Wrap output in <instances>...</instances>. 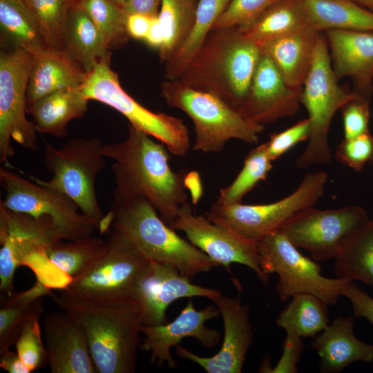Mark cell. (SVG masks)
<instances>
[{
	"instance_id": "1",
	"label": "cell",
	"mask_w": 373,
	"mask_h": 373,
	"mask_svg": "<svg viewBox=\"0 0 373 373\" xmlns=\"http://www.w3.org/2000/svg\"><path fill=\"white\" fill-rule=\"evenodd\" d=\"M103 153L114 160L113 198H145L169 226L181 206L188 202V195L184 184L186 173L171 168L167 147L128 124L126 138L104 144Z\"/></svg>"
},
{
	"instance_id": "2",
	"label": "cell",
	"mask_w": 373,
	"mask_h": 373,
	"mask_svg": "<svg viewBox=\"0 0 373 373\" xmlns=\"http://www.w3.org/2000/svg\"><path fill=\"white\" fill-rule=\"evenodd\" d=\"M261 55V48L238 28L213 29L179 79L242 114Z\"/></svg>"
},
{
	"instance_id": "3",
	"label": "cell",
	"mask_w": 373,
	"mask_h": 373,
	"mask_svg": "<svg viewBox=\"0 0 373 373\" xmlns=\"http://www.w3.org/2000/svg\"><path fill=\"white\" fill-rule=\"evenodd\" d=\"M108 229L127 238L149 261L170 265L191 280L219 266L178 236L144 197L113 198L99 231L102 235Z\"/></svg>"
},
{
	"instance_id": "4",
	"label": "cell",
	"mask_w": 373,
	"mask_h": 373,
	"mask_svg": "<svg viewBox=\"0 0 373 373\" xmlns=\"http://www.w3.org/2000/svg\"><path fill=\"white\" fill-rule=\"evenodd\" d=\"M84 330L97 373H133L142 324L131 305H98L49 295Z\"/></svg>"
},
{
	"instance_id": "5",
	"label": "cell",
	"mask_w": 373,
	"mask_h": 373,
	"mask_svg": "<svg viewBox=\"0 0 373 373\" xmlns=\"http://www.w3.org/2000/svg\"><path fill=\"white\" fill-rule=\"evenodd\" d=\"M166 104L185 113L193 121L194 151L218 153L232 139L257 144L265 126L246 119L218 97L195 89L180 79H166L161 86Z\"/></svg>"
},
{
	"instance_id": "6",
	"label": "cell",
	"mask_w": 373,
	"mask_h": 373,
	"mask_svg": "<svg viewBox=\"0 0 373 373\" xmlns=\"http://www.w3.org/2000/svg\"><path fill=\"white\" fill-rule=\"evenodd\" d=\"M105 233V253L82 274L69 279L59 294L93 305H131L150 261L120 233L108 229Z\"/></svg>"
},
{
	"instance_id": "7",
	"label": "cell",
	"mask_w": 373,
	"mask_h": 373,
	"mask_svg": "<svg viewBox=\"0 0 373 373\" xmlns=\"http://www.w3.org/2000/svg\"><path fill=\"white\" fill-rule=\"evenodd\" d=\"M103 146L97 138L72 139L60 148L46 142L44 162L52 178L44 180L29 176L70 198L98 231L105 217L95 191L97 176L106 166Z\"/></svg>"
},
{
	"instance_id": "8",
	"label": "cell",
	"mask_w": 373,
	"mask_h": 373,
	"mask_svg": "<svg viewBox=\"0 0 373 373\" xmlns=\"http://www.w3.org/2000/svg\"><path fill=\"white\" fill-rule=\"evenodd\" d=\"M330 61L327 44L321 32L310 71L303 86L301 104L308 113L310 135L295 165L305 169L332 160L328 133L335 113L356 95L338 84Z\"/></svg>"
},
{
	"instance_id": "9",
	"label": "cell",
	"mask_w": 373,
	"mask_h": 373,
	"mask_svg": "<svg viewBox=\"0 0 373 373\" xmlns=\"http://www.w3.org/2000/svg\"><path fill=\"white\" fill-rule=\"evenodd\" d=\"M327 180L324 171L307 173L293 192L278 201L244 204L216 200L205 216L211 222L258 242L280 230L300 211L314 207L323 195Z\"/></svg>"
},
{
	"instance_id": "10",
	"label": "cell",
	"mask_w": 373,
	"mask_h": 373,
	"mask_svg": "<svg viewBox=\"0 0 373 373\" xmlns=\"http://www.w3.org/2000/svg\"><path fill=\"white\" fill-rule=\"evenodd\" d=\"M89 100H95L123 115L129 124L163 143L169 152L185 156L191 149L189 131L182 119L143 106L122 87L119 76L104 61L86 74L81 86Z\"/></svg>"
},
{
	"instance_id": "11",
	"label": "cell",
	"mask_w": 373,
	"mask_h": 373,
	"mask_svg": "<svg viewBox=\"0 0 373 373\" xmlns=\"http://www.w3.org/2000/svg\"><path fill=\"white\" fill-rule=\"evenodd\" d=\"M257 247L263 271L278 276L276 289L281 301L299 294H310L327 305H334L343 288L350 283L322 275L320 265L300 252L280 230L258 240Z\"/></svg>"
},
{
	"instance_id": "12",
	"label": "cell",
	"mask_w": 373,
	"mask_h": 373,
	"mask_svg": "<svg viewBox=\"0 0 373 373\" xmlns=\"http://www.w3.org/2000/svg\"><path fill=\"white\" fill-rule=\"evenodd\" d=\"M33 56L16 47L3 46L0 53V161L10 166L14 140L24 149L38 148L37 130L28 119L27 88Z\"/></svg>"
},
{
	"instance_id": "13",
	"label": "cell",
	"mask_w": 373,
	"mask_h": 373,
	"mask_svg": "<svg viewBox=\"0 0 373 373\" xmlns=\"http://www.w3.org/2000/svg\"><path fill=\"white\" fill-rule=\"evenodd\" d=\"M0 183L5 191L1 205L14 212L52 221L65 240L90 236L96 229L78 206L59 191L26 179L6 166L0 169Z\"/></svg>"
},
{
	"instance_id": "14",
	"label": "cell",
	"mask_w": 373,
	"mask_h": 373,
	"mask_svg": "<svg viewBox=\"0 0 373 373\" xmlns=\"http://www.w3.org/2000/svg\"><path fill=\"white\" fill-rule=\"evenodd\" d=\"M370 220L360 206L325 210L312 207L295 215L280 231L312 259L323 262L335 259Z\"/></svg>"
},
{
	"instance_id": "15",
	"label": "cell",
	"mask_w": 373,
	"mask_h": 373,
	"mask_svg": "<svg viewBox=\"0 0 373 373\" xmlns=\"http://www.w3.org/2000/svg\"><path fill=\"white\" fill-rule=\"evenodd\" d=\"M169 227L183 231L190 242L219 266L230 271L232 263L243 265L254 271L264 285H267L269 275L260 267L257 242L211 222L206 216L195 215L189 202L181 206Z\"/></svg>"
},
{
	"instance_id": "16",
	"label": "cell",
	"mask_w": 373,
	"mask_h": 373,
	"mask_svg": "<svg viewBox=\"0 0 373 373\" xmlns=\"http://www.w3.org/2000/svg\"><path fill=\"white\" fill-rule=\"evenodd\" d=\"M221 294L217 289L191 283L174 267L150 261L135 287L131 305L144 326L168 323L166 311L175 300L195 296L211 300Z\"/></svg>"
},
{
	"instance_id": "17",
	"label": "cell",
	"mask_w": 373,
	"mask_h": 373,
	"mask_svg": "<svg viewBox=\"0 0 373 373\" xmlns=\"http://www.w3.org/2000/svg\"><path fill=\"white\" fill-rule=\"evenodd\" d=\"M212 301L220 311L224 325L219 352L211 357H202L178 345L176 354L198 364L208 373H240L254 336L249 306L239 297L222 294Z\"/></svg>"
},
{
	"instance_id": "18",
	"label": "cell",
	"mask_w": 373,
	"mask_h": 373,
	"mask_svg": "<svg viewBox=\"0 0 373 373\" xmlns=\"http://www.w3.org/2000/svg\"><path fill=\"white\" fill-rule=\"evenodd\" d=\"M220 315L216 305L197 310L190 299L172 322L155 326L142 325V333L144 338L141 348L151 352V363L162 367L166 363L170 368L174 369L177 363L171 354V348L178 345L183 338H195L207 348L218 344L220 333L215 329L208 328L205 323Z\"/></svg>"
},
{
	"instance_id": "19",
	"label": "cell",
	"mask_w": 373,
	"mask_h": 373,
	"mask_svg": "<svg viewBox=\"0 0 373 373\" xmlns=\"http://www.w3.org/2000/svg\"><path fill=\"white\" fill-rule=\"evenodd\" d=\"M302 88L289 86L271 59L262 52L242 115L264 125L296 114Z\"/></svg>"
},
{
	"instance_id": "20",
	"label": "cell",
	"mask_w": 373,
	"mask_h": 373,
	"mask_svg": "<svg viewBox=\"0 0 373 373\" xmlns=\"http://www.w3.org/2000/svg\"><path fill=\"white\" fill-rule=\"evenodd\" d=\"M331 64L338 79L350 77L353 91L369 101L373 94V31L324 32Z\"/></svg>"
},
{
	"instance_id": "21",
	"label": "cell",
	"mask_w": 373,
	"mask_h": 373,
	"mask_svg": "<svg viewBox=\"0 0 373 373\" xmlns=\"http://www.w3.org/2000/svg\"><path fill=\"white\" fill-rule=\"evenodd\" d=\"M44 334L51 373H97L84 330L66 313L46 314Z\"/></svg>"
},
{
	"instance_id": "22",
	"label": "cell",
	"mask_w": 373,
	"mask_h": 373,
	"mask_svg": "<svg viewBox=\"0 0 373 373\" xmlns=\"http://www.w3.org/2000/svg\"><path fill=\"white\" fill-rule=\"evenodd\" d=\"M354 324L352 316L338 317L315 336L312 346L321 358L322 372L336 373L353 363L373 361V344L355 336Z\"/></svg>"
},
{
	"instance_id": "23",
	"label": "cell",
	"mask_w": 373,
	"mask_h": 373,
	"mask_svg": "<svg viewBox=\"0 0 373 373\" xmlns=\"http://www.w3.org/2000/svg\"><path fill=\"white\" fill-rule=\"evenodd\" d=\"M321 32L307 27L261 46L273 61L285 82L302 88L312 66Z\"/></svg>"
},
{
	"instance_id": "24",
	"label": "cell",
	"mask_w": 373,
	"mask_h": 373,
	"mask_svg": "<svg viewBox=\"0 0 373 373\" xmlns=\"http://www.w3.org/2000/svg\"><path fill=\"white\" fill-rule=\"evenodd\" d=\"M27 106L51 93L83 84L86 73L62 50L47 48L33 55Z\"/></svg>"
},
{
	"instance_id": "25",
	"label": "cell",
	"mask_w": 373,
	"mask_h": 373,
	"mask_svg": "<svg viewBox=\"0 0 373 373\" xmlns=\"http://www.w3.org/2000/svg\"><path fill=\"white\" fill-rule=\"evenodd\" d=\"M88 101L81 87H77L48 95L28 105L26 111L38 133L59 138L66 135L71 120L84 115Z\"/></svg>"
},
{
	"instance_id": "26",
	"label": "cell",
	"mask_w": 373,
	"mask_h": 373,
	"mask_svg": "<svg viewBox=\"0 0 373 373\" xmlns=\"http://www.w3.org/2000/svg\"><path fill=\"white\" fill-rule=\"evenodd\" d=\"M61 50L86 73L110 61L111 49L79 1L70 10Z\"/></svg>"
},
{
	"instance_id": "27",
	"label": "cell",
	"mask_w": 373,
	"mask_h": 373,
	"mask_svg": "<svg viewBox=\"0 0 373 373\" xmlns=\"http://www.w3.org/2000/svg\"><path fill=\"white\" fill-rule=\"evenodd\" d=\"M51 291L37 279L29 289L13 293L10 296L3 294L0 307V352L15 345L26 326L39 319L43 314V298Z\"/></svg>"
},
{
	"instance_id": "28",
	"label": "cell",
	"mask_w": 373,
	"mask_h": 373,
	"mask_svg": "<svg viewBox=\"0 0 373 373\" xmlns=\"http://www.w3.org/2000/svg\"><path fill=\"white\" fill-rule=\"evenodd\" d=\"M309 27L327 30L373 31V12L352 0H300Z\"/></svg>"
},
{
	"instance_id": "29",
	"label": "cell",
	"mask_w": 373,
	"mask_h": 373,
	"mask_svg": "<svg viewBox=\"0 0 373 373\" xmlns=\"http://www.w3.org/2000/svg\"><path fill=\"white\" fill-rule=\"evenodd\" d=\"M231 0H199L192 29L183 44L164 63L166 79H179L204 45L219 17Z\"/></svg>"
},
{
	"instance_id": "30",
	"label": "cell",
	"mask_w": 373,
	"mask_h": 373,
	"mask_svg": "<svg viewBox=\"0 0 373 373\" xmlns=\"http://www.w3.org/2000/svg\"><path fill=\"white\" fill-rule=\"evenodd\" d=\"M307 27L309 26L300 0H278L247 28L239 29L261 47Z\"/></svg>"
},
{
	"instance_id": "31",
	"label": "cell",
	"mask_w": 373,
	"mask_h": 373,
	"mask_svg": "<svg viewBox=\"0 0 373 373\" xmlns=\"http://www.w3.org/2000/svg\"><path fill=\"white\" fill-rule=\"evenodd\" d=\"M0 27L3 46L22 48L32 55L48 48L23 0H0Z\"/></svg>"
},
{
	"instance_id": "32",
	"label": "cell",
	"mask_w": 373,
	"mask_h": 373,
	"mask_svg": "<svg viewBox=\"0 0 373 373\" xmlns=\"http://www.w3.org/2000/svg\"><path fill=\"white\" fill-rule=\"evenodd\" d=\"M278 315L276 325L286 335L315 337L329 324L327 305L310 294L294 296Z\"/></svg>"
},
{
	"instance_id": "33",
	"label": "cell",
	"mask_w": 373,
	"mask_h": 373,
	"mask_svg": "<svg viewBox=\"0 0 373 373\" xmlns=\"http://www.w3.org/2000/svg\"><path fill=\"white\" fill-rule=\"evenodd\" d=\"M106 239L88 236L73 240H58L46 250L48 262L69 279L82 274L106 251Z\"/></svg>"
},
{
	"instance_id": "34",
	"label": "cell",
	"mask_w": 373,
	"mask_h": 373,
	"mask_svg": "<svg viewBox=\"0 0 373 373\" xmlns=\"http://www.w3.org/2000/svg\"><path fill=\"white\" fill-rule=\"evenodd\" d=\"M334 270L337 278L373 287V220L360 229L335 258Z\"/></svg>"
},
{
	"instance_id": "35",
	"label": "cell",
	"mask_w": 373,
	"mask_h": 373,
	"mask_svg": "<svg viewBox=\"0 0 373 373\" xmlns=\"http://www.w3.org/2000/svg\"><path fill=\"white\" fill-rule=\"evenodd\" d=\"M199 0H162L157 15L164 44L159 50L164 63L183 44L190 33L195 19Z\"/></svg>"
},
{
	"instance_id": "36",
	"label": "cell",
	"mask_w": 373,
	"mask_h": 373,
	"mask_svg": "<svg viewBox=\"0 0 373 373\" xmlns=\"http://www.w3.org/2000/svg\"><path fill=\"white\" fill-rule=\"evenodd\" d=\"M48 48L61 50L69 15L78 0H23Z\"/></svg>"
},
{
	"instance_id": "37",
	"label": "cell",
	"mask_w": 373,
	"mask_h": 373,
	"mask_svg": "<svg viewBox=\"0 0 373 373\" xmlns=\"http://www.w3.org/2000/svg\"><path fill=\"white\" fill-rule=\"evenodd\" d=\"M266 142L253 149L247 155L242 169L233 181L220 189L218 200L225 203H239L258 182L265 180L272 169Z\"/></svg>"
},
{
	"instance_id": "38",
	"label": "cell",
	"mask_w": 373,
	"mask_h": 373,
	"mask_svg": "<svg viewBox=\"0 0 373 373\" xmlns=\"http://www.w3.org/2000/svg\"><path fill=\"white\" fill-rule=\"evenodd\" d=\"M89 15L108 47L111 49L126 43L129 36L126 28L127 15L110 0H78Z\"/></svg>"
},
{
	"instance_id": "39",
	"label": "cell",
	"mask_w": 373,
	"mask_h": 373,
	"mask_svg": "<svg viewBox=\"0 0 373 373\" xmlns=\"http://www.w3.org/2000/svg\"><path fill=\"white\" fill-rule=\"evenodd\" d=\"M278 0H231L218 19L213 29L250 26L270 6Z\"/></svg>"
},
{
	"instance_id": "40",
	"label": "cell",
	"mask_w": 373,
	"mask_h": 373,
	"mask_svg": "<svg viewBox=\"0 0 373 373\" xmlns=\"http://www.w3.org/2000/svg\"><path fill=\"white\" fill-rule=\"evenodd\" d=\"M15 347L20 358L31 372L48 365V354L42 339L39 319L26 326Z\"/></svg>"
},
{
	"instance_id": "41",
	"label": "cell",
	"mask_w": 373,
	"mask_h": 373,
	"mask_svg": "<svg viewBox=\"0 0 373 373\" xmlns=\"http://www.w3.org/2000/svg\"><path fill=\"white\" fill-rule=\"evenodd\" d=\"M335 159L342 164L361 171L366 164L373 165V135L369 131L338 144Z\"/></svg>"
},
{
	"instance_id": "42",
	"label": "cell",
	"mask_w": 373,
	"mask_h": 373,
	"mask_svg": "<svg viewBox=\"0 0 373 373\" xmlns=\"http://www.w3.org/2000/svg\"><path fill=\"white\" fill-rule=\"evenodd\" d=\"M370 101L356 93L341 108L345 139L353 138L370 131Z\"/></svg>"
},
{
	"instance_id": "43",
	"label": "cell",
	"mask_w": 373,
	"mask_h": 373,
	"mask_svg": "<svg viewBox=\"0 0 373 373\" xmlns=\"http://www.w3.org/2000/svg\"><path fill=\"white\" fill-rule=\"evenodd\" d=\"M310 122L307 118L296 122L289 128L271 135L266 142L270 159L274 162L296 144L308 140L310 135Z\"/></svg>"
},
{
	"instance_id": "44",
	"label": "cell",
	"mask_w": 373,
	"mask_h": 373,
	"mask_svg": "<svg viewBox=\"0 0 373 373\" xmlns=\"http://www.w3.org/2000/svg\"><path fill=\"white\" fill-rule=\"evenodd\" d=\"M304 349L302 338L286 335L283 345L282 355L271 373L298 372L297 364Z\"/></svg>"
},
{
	"instance_id": "45",
	"label": "cell",
	"mask_w": 373,
	"mask_h": 373,
	"mask_svg": "<svg viewBox=\"0 0 373 373\" xmlns=\"http://www.w3.org/2000/svg\"><path fill=\"white\" fill-rule=\"evenodd\" d=\"M341 296L351 303L354 316L363 317L373 325V297L362 291L355 283L350 282L342 289Z\"/></svg>"
},
{
	"instance_id": "46",
	"label": "cell",
	"mask_w": 373,
	"mask_h": 373,
	"mask_svg": "<svg viewBox=\"0 0 373 373\" xmlns=\"http://www.w3.org/2000/svg\"><path fill=\"white\" fill-rule=\"evenodd\" d=\"M152 17L140 13L127 15L126 28L129 37L144 40L149 30Z\"/></svg>"
},
{
	"instance_id": "47",
	"label": "cell",
	"mask_w": 373,
	"mask_h": 373,
	"mask_svg": "<svg viewBox=\"0 0 373 373\" xmlns=\"http://www.w3.org/2000/svg\"><path fill=\"white\" fill-rule=\"evenodd\" d=\"M162 0H127L124 10L126 15L143 14L151 17H157Z\"/></svg>"
},
{
	"instance_id": "48",
	"label": "cell",
	"mask_w": 373,
	"mask_h": 373,
	"mask_svg": "<svg viewBox=\"0 0 373 373\" xmlns=\"http://www.w3.org/2000/svg\"><path fill=\"white\" fill-rule=\"evenodd\" d=\"M0 367L9 373H30L17 352L8 349L0 352Z\"/></svg>"
},
{
	"instance_id": "49",
	"label": "cell",
	"mask_w": 373,
	"mask_h": 373,
	"mask_svg": "<svg viewBox=\"0 0 373 373\" xmlns=\"http://www.w3.org/2000/svg\"><path fill=\"white\" fill-rule=\"evenodd\" d=\"M144 41L149 46L159 50L162 47L164 38L157 17H152L149 30Z\"/></svg>"
},
{
	"instance_id": "50",
	"label": "cell",
	"mask_w": 373,
	"mask_h": 373,
	"mask_svg": "<svg viewBox=\"0 0 373 373\" xmlns=\"http://www.w3.org/2000/svg\"><path fill=\"white\" fill-rule=\"evenodd\" d=\"M186 189L192 196V202L196 204L202 195V184L198 172L193 171L186 173L184 178Z\"/></svg>"
},
{
	"instance_id": "51",
	"label": "cell",
	"mask_w": 373,
	"mask_h": 373,
	"mask_svg": "<svg viewBox=\"0 0 373 373\" xmlns=\"http://www.w3.org/2000/svg\"><path fill=\"white\" fill-rule=\"evenodd\" d=\"M363 8L373 12V0H352Z\"/></svg>"
},
{
	"instance_id": "52",
	"label": "cell",
	"mask_w": 373,
	"mask_h": 373,
	"mask_svg": "<svg viewBox=\"0 0 373 373\" xmlns=\"http://www.w3.org/2000/svg\"><path fill=\"white\" fill-rule=\"evenodd\" d=\"M116 5L119 6V7L122 8L124 9V7L127 1V0H110Z\"/></svg>"
},
{
	"instance_id": "53",
	"label": "cell",
	"mask_w": 373,
	"mask_h": 373,
	"mask_svg": "<svg viewBox=\"0 0 373 373\" xmlns=\"http://www.w3.org/2000/svg\"></svg>"
}]
</instances>
